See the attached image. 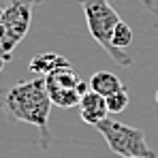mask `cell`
Here are the masks:
<instances>
[{"mask_svg": "<svg viewBox=\"0 0 158 158\" xmlns=\"http://www.w3.org/2000/svg\"><path fill=\"white\" fill-rule=\"evenodd\" d=\"M96 131L105 137L107 145L113 154L122 158H156V152L148 145L145 141V132L141 128H132V126H126L118 120H111V118H105L103 122H98L94 126Z\"/></svg>", "mask_w": 158, "mask_h": 158, "instance_id": "3957f363", "label": "cell"}, {"mask_svg": "<svg viewBox=\"0 0 158 158\" xmlns=\"http://www.w3.org/2000/svg\"><path fill=\"white\" fill-rule=\"evenodd\" d=\"M128 103H131V96H128L126 88L118 90L115 94H111V96L105 98V105H107V111H109V113H120V111H124V109L128 107Z\"/></svg>", "mask_w": 158, "mask_h": 158, "instance_id": "9c48e42d", "label": "cell"}, {"mask_svg": "<svg viewBox=\"0 0 158 158\" xmlns=\"http://www.w3.org/2000/svg\"><path fill=\"white\" fill-rule=\"evenodd\" d=\"M4 64H6V60H4V58H2V56H0V71H2V69H4Z\"/></svg>", "mask_w": 158, "mask_h": 158, "instance_id": "8fae6325", "label": "cell"}, {"mask_svg": "<svg viewBox=\"0 0 158 158\" xmlns=\"http://www.w3.org/2000/svg\"><path fill=\"white\" fill-rule=\"evenodd\" d=\"M45 90H47V96L52 101V105L62 107V109H71V107L79 105V96L75 88H62V85H56V83H49L45 81Z\"/></svg>", "mask_w": 158, "mask_h": 158, "instance_id": "ba28073f", "label": "cell"}, {"mask_svg": "<svg viewBox=\"0 0 158 158\" xmlns=\"http://www.w3.org/2000/svg\"><path fill=\"white\" fill-rule=\"evenodd\" d=\"M88 83H90V90L96 92V94H101L103 98L115 94L118 90L124 88V83L120 81V77H118L115 73H109V71H96V73L90 77Z\"/></svg>", "mask_w": 158, "mask_h": 158, "instance_id": "52a82bcc", "label": "cell"}, {"mask_svg": "<svg viewBox=\"0 0 158 158\" xmlns=\"http://www.w3.org/2000/svg\"><path fill=\"white\" fill-rule=\"evenodd\" d=\"M128 158H135V156H128Z\"/></svg>", "mask_w": 158, "mask_h": 158, "instance_id": "5bb4252c", "label": "cell"}, {"mask_svg": "<svg viewBox=\"0 0 158 158\" xmlns=\"http://www.w3.org/2000/svg\"><path fill=\"white\" fill-rule=\"evenodd\" d=\"M79 113H81V120L90 126H96L98 122H103L105 118H109V111H107L105 98L92 90H88L81 98H79Z\"/></svg>", "mask_w": 158, "mask_h": 158, "instance_id": "5b68a950", "label": "cell"}, {"mask_svg": "<svg viewBox=\"0 0 158 158\" xmlns=\"http://www.w3.org/2000/svg\"><path fill=\"white\" fill-rule=\"evenodd\" d=\"M156 103H158V90H156Z\"/></svg>", "mask_w": 158, "mask_h": 158, "instance_id": "4fadbf2b", "label": "cell"}, {"mask_svg": "<svg viewBox=\"0 0 158 158\" xmlns=\"http://www.w3.org/2000/svg\"><path fill=\"white\" fill-rule=\"evenodd\" d=\"M0 109L11 122H24L39 131L41 148L47 150L52 135H49V111L52 101L45 90V77H34L28 81H19L6 88L0 94Z\"/></svg>", "mask_w": 158, "mask_h": 158, "instance_id": "6da1fadb", "label": "cell"}, {"mask_svg": "<svg viewBox=\"0 0 158 158\" xmlns=\"http://www.w3.org/2000/svg\"><path fill=\"white\" fill-rule=\"evenodd\" d=\"M2 13H4V9H0V22H2Z\"/></svg>", "mask_w": 158, "mask_h": 158, "instance_id": "7c38bea8", "label": "cell"}, {"mask_svg": "<svg viewBox=\"0 0 158 158\" xmlns=\"http://www.w3.org/2000/svg\"><path fill=\"white\" fill-rule=\"evenodd\" d=\"M111 41H113V45L118 47V49H124L126 52V47L132 43V28L126 24V22H120L115 30H113V36H111Z\"/></svg>", "mask_w": 158, "mask_h": 158, "instance_id": "30bf717a", "label": "cell"}, {"mask_svg": "<svg viewBox=\"0 0 158 158\" xmlns=\"http://www.w3.org/2000/svg\"><path fill=\"white\" fill-rule=\"evenodd\" d=\"M77 2L81 4V11H83V17H85L92 39L105 49L107 56L115 64H120L124 69L132 66V56H128L124 49H118L111 41L115 26L122 22L113 6V0H77Z\"/></svg>", "mask_w": 158, "mask_h": 158, "instance_id": "7a4b0ae2", "label": "cell"}, {"mask_svg": "<svg viewBox=\"0 0 158 158\" xmlns=\"http://www.w3.org/2000/svg\"><path fill=\"white\" fill-rule=\"evenodd\" d=\"M43 0H9L0 22V56L9 62L13 49L24 41L30 30L32 9Z\"/></svg>", "mask_w": 158, "mask_h": 158, "instance_id": "277c9868", "label": "cell"}, {"mask_svg": "<svg viewBox=\"0 0 158 158\" xmlns=\"http://www.w3.org/2000/svg\"><path fill=\"white\" fill-rule=\"evenodd\" d=\"M66 64H71V62H69L64 56H58V53H53V52H47V53L34 56V58L30 60L28 69H30V73H34L36 77H45V75H49L52 71L60 69V66H66Z\"/></svg>", "mask_w": 158, "mask_h": 158, "instance_id": "8992f818", "label": "cell"}]
</instances>
